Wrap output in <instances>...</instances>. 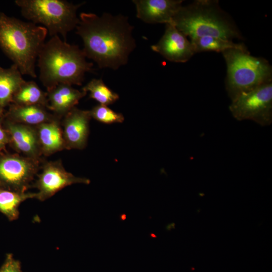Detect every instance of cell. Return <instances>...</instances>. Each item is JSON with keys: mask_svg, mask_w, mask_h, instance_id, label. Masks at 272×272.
I'll return each instance as SVG.
<instances>
[{"mask_svg": "<svg viewBox=\"0 0 272 272\" xmlns=\"http://www.w3.org/2000/svg\"><path fill=\"white\" fill-rule=\"evenodd\" d=\"M76 33L82 39L86 57L100 69L114 70L127 63L136 47L133 26L127 17L104 13L100 16L82 12L79 16Z\"/></svg>", "mask_w": 272, "mask_h": 272, "instance_id": "cell-1", "label": "cell"}, {"mask_svg": "<svg viewBox=\"0 0 272 272\" xmlns=\"http://www.w3.org/2000/svg\"><path fill=\"white\" fill-rule=\"evenodd\" d=\"M39 79L49 90L58 84H82L86 73L93 71L83 49L56 35L42 46L37 58Z\"/></svg>", "mask_w": 272, "mask_h": 272, "instance_id": "cell-2", "label": "cell"}, {"mask_svg": "<svg viewBox=\"0 0 272 272\" xmlns=\"http://www.w3.org/2000/svg\"><path fill=\"white\" fill-rule=\"evenodd\" d=\"M48 31L0 12V47L22 75L35 78V63Z\"/></svg>", "mask_w": 272, "mask_h": 272, "instance_id": "cell-3", "label": "cell"}, {"mask_svg": "<svg viewBox=\"0 0 272 272\" xmlns=\"http://www.w3.org/2000/svg\"><path fill=\"white\" fill-rule=\"evenodd\" d=\"M172 23L191 39L213 36L232 40L242 39L230 16L223 11L218 1L196 0L182 6Z\"/></svg>", "mask_w": 272, "mask_h": 272, "instance_id": "cell-4", "label": "cell"}, {"mask_svg": "<svg viewBox=\"0 0 272 272\" xmlns=\"http://www.w3.org/2000/svg\"><path fill=\"white\" fill-rule=\"evenodd\" d=\"M222 53L227 65L226 89L231 100L272 82V67L266 59L239 49H227Z\"/></svg>", "mask_w": 272, "mask_h": 272, "instance_id": "cell-5", "label": "cell"}, {"mask_svg": "<svg viewBox=\"0 0 272 272\" xmlns=\"http://www.w3.org/2000/svg\"><path fill=\"white\" fill-rule=\"evenodd\" d=\"M22 16L34 24H41L51 37L61 35L66 42L67 34L76 28L77 10L84 3L75 5L64 0H17Z\"/></svg>", "mask_w": 272, "mask_h": 272, "instance_id": "cell-6", "label": "cell"}, {"mask_svg": "<svg viewBox=\"0 0 272 272\" xmlns=\"http://www.w3.org/2000/svg\"><path fill=\"white\" fill-rule=\"evenodd\" d=\"M231 101L229 110L237 120H250L261 126L271 123L272 82L241 94Z\"/></svg>", "mask_w": 272, "mask_h": 272, "instance_id": "cell-7", "label": "cell"}, {"mask_svg": "<svg viewBox=\"0 0 272 272\" xmlns=\"http://www.w3.org/2000/svg\"><path fill=\"white\" fill-rule=\"evenodd\" d=\"M90 183L89 179L76 177L66 171L58 161L51 162L44 166L38 175L35 185L38 190L36 198L44 201L66 186L76 183Z\"/></svg>", "mask_w": 272, "mask_h": 272, "instance_id": "cell-8", "label": "cell"}, {"mask_svg": "<svg viewBox=\"0 0 272 272\" xmlns=\"http://www.w3.org/2000/svg\"><path fill=\"white\" fill-rule=\"evenodd\" d=\"M151 48L174 62H185L195 53L190 41L172 22L165 24L163 35Z\"/></svg>", "mask_w": 272, "mask_h": 272, "instance_id": "cell-9", "label": "cell"}, {"mask_svg": "<svg viewBox=\"0 0 272 272\" xmlns=\"http://www.w3.org/2000/svg\"><path fill=\"white\" fill-rule=\"evenodd\" d=\"M37 171L34 159L8 157L0 160V180L17 192H26Z\"/></svg>", "mask_w": 272, "mask_h": 272, "instance_id": "cell-10", "label": "cell"}, {"mask_svg": "<svg viewBox=\"0 0 272 272\" xmlns=\"http://www.w3.org/2000/svg\"><path fill=\"white\" fill-rule=\"evenodd\" d=\"M137 17L148 24L171 23L182 6V0H133Z\"/></svg>", "mask_w": 272, "mask_h": 272, "instance_id": "cell-11", "label": "cell"}, {"mask_svg": "<svg viewBox=\"0 0 272 272\" xmlns=\"http://www.w3.org/2000/svg\"><path fill=\"white\" fill-rule=\"evenodd\" d=\"M91 118L89 110L76 107L65 115L62 134L66 148L82 150L86 147Z\"/></svg>", "mask_w": 272, "mask_h": 272, "instance_id": "cell-12", "label": "cell"}, {"mask_svg": "<svg viewBox=\"0 0 272 272\" xmlns=\"http://www.w3.org/2000/svg\"><path fill=\"white\" fill-rule=\"evenodd\" d=\"M86 94L87 92L75 89L72 85L58 84L47 90V107L57 115H66Z\"/></svg>", "mask_w": 272, "mask_h": 272, "instance_id": "cell-13", "label": "cell"}, {"mask_svg": "<svg viewBox=\"0 0 272 272\" xmlns=\"http://www.w3.org/2000/svg\"><path fill=\"white\" fill-rule=\"evenodd\" d=\"M8 128L16 149L26 157L36 160L41 152L37 130L21 123H10Z\"/></svg>", "mask_w": 272, "mask_h": 272, "instance_id": "cell-14", "label": "cell"}, {"mask_svg": "<svg viewBox=\"0 0 272 272\" xmlns=\"http://www.w3.org/2000/svg\"><path fill=\"white\" fill-rule=\"evenodd\" d=\"M38 126L37 132L41 152L50 155L65 148L62 130L55 119Z\"/></svg>", "mask_w": 272, "mask_h": 272, "instance_id": "cell-15", "label": "cell"}, {"mask_svg": "<svg viewBox=\"0 0 272 272\" xmlns=\"http://www.w3.org/2000/svg\"><path fill=\"white\" fill-rule=\"evenodd\" d=\"M10 114L17 123L29 126L39 125L54 119L53 116L46 111L45 106L39 105L15 104L10 110Z\"/></svg>", "mask_w": 272, "mask_h": 272, "instance_id": "cell-16", "label": "cell"}, {"mask_svg": "<svg viewBox=\"0 0 272 272\" xmlns=\"http://www.w3.org/2000/svg\"><path fill=\"white\" fill-rule=\"evenodd\" d=\"M25 82L20 71L15 64L4 69L0 66V106L13 101V97Z\"/></svg>", "mask_w": 272, "mask_h": 272, "instance_id": "cell-17", "label": "cell"}, {"mask_svg": "<svg viewBox=\"0 0 272 272\" xmlns=\"http://www.w3.org/2000/svg\"><path fill=\"white\" fill-rule=\"evenodd\" d=\"M13 101L19 105L47 106V93L43 92L33 81H26L15 94Z\"/></svg>", "mask_w": 272, "mask_h": 272, "instance_id": "cell-18", "label": "cell"}, {"mask_svg": "<svg viewBox=\"0 0 272 272\" xmlns=\"http://www.w3.org/2000/svg\"><path fill=\"white\" fill-rule=\"evenodd\" d=\"M36 196V193L0 190V212L10 220H16L19 217L20 204Z\"/></svg>", "mask_w": 272, "mask_h": 272, "instance_id": "cell-19", "label": "cell"}, {"mask_svg": "<svg viewBox=\"0 0 272 272\" xmlns=\"http://www.w3.org/2000/svg\"><path fill=\"white\" fill-rule=\"evenodd\" d=\"M195 53L203 51L221 52L230 48L248 50L243 43H236L232 40L213 36H203L190 40Z\"/></svg>", "mask_w": 272, "mask_h": 272, "instance_id": "cell-20", "label": "cell"}, {"mask_svg": "<svg viewBox=\"0 0 272 272\" xmlns=\"http://www.w3.org/2000/svg\"><path fill=\"white\" fill-rule=\"evenodd\" d=\"M82 90L90 93V98L97 101L99 104L108 106L115 102L119 99L118 94L107 87L101 79L91 80Z\"/></svg>", "mask_w": 272, "mask_h": 272, "instance_id": "cell-21", "label": "cell"}, {"mask_svg": "<svg viewBox=\"0 0 272 272\" xmlns=\"http://www.w3.org/2000/svg\"><path fill=\"white\" fill-rule=\"evenodd\" d=\"M89 111L91 118L105 124L121 123L124 120L122 114L115 112L106 105L99 104Z\"/></svg>", "mask_w": 272, "mask_h": 272, "instance_id": "cell-22", "label": "cell"}, {"mask_svg": "<svg viewBox=\"0 0 272 272\" xmlns=\"http://www.w3.org/2000/svg\"><path fill=\"white\" fill-rule=\"evenodd\" d=\"M0 272H22V271L20 262L16 260L11 254H9L0 268Z\"/></svg>", "mask_w": 272, "mask_h": 272, "instance_id": "cell-23", "label": "cell"}, {"mask_svg": "<svg viewBox=\"0 0 272 272\" xmlns=\"http://www.w3.org/2000/svg\"><path fill=\"white\" fill-rule=\"evenodd\" d=\"M7 141V135L0 125V149L4 146Z\"/></svg>", "mask_w": 272, "mask_h": 272, "instance_id": "cell-24", "label": "cell"}, {"mask_svg": "<svg viewBox=\"0 0 272 272\" xmlns=\"http://www.w3.org/2000/svg\"><path fill=\"white\" fill-rule=\"evenodd\" d=\"M1 106H0V112H1Z\"/></svg>", "mask_w": 272, "mask_h": 272, "instance_id": "cell-25", "label": "cell"}]
</instances>
